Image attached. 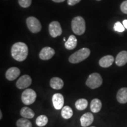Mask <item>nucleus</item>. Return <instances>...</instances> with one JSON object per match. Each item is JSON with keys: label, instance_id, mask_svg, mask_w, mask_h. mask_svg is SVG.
Listing matches in <instances>:
<instances>
[{"label": "nucleus", "instance_id": "nucleus-1", "mask_svg": "<svg viewBox=\"0 0 127 127\" xmlns=\"http://www.w3.org/2000/svg\"><path fill=\"white\" fill-rule=\"evenodd\" d=\"M28 54V48L26 44L24 42H16L11 48V55L14 59L22 62L26 59Z\"/></svg>", "mask_w": 127, "mask_h": 127}, {"label": "nucleus", "instance_id": "nucleus-2", "mask_svg": "<svg viewBox=\"0 0 127 127\" xmlns=\"http://www.w3.org/2000/svg\"><path fill=\"white\" fill-rule=\"evenodd\" d=\"M90 49L87 48H83L77 51L69 57V61L72 64H77L82 62L87 59L90 56Z\"/></svg>", "mask_w": 127, "mask_h": 127}, {"label": "nucleus", "instance_id": "nucleus-3", "mask_svg": "<svg viewBox=\"0 0 127 127\" xmlns=\"http://www.w3.org/2000/svg\"><path fill=\"white\" fill-rule=\"evenodd\" d=\"M71 27L72 31L75 34L78 35H82L85 32L86 28L85 20L80 16L75 17L71 22Z\"/></svg>", "mask_w": 127, "mask_h": 127}, {"label": "nucleus", "instance_id": "nucleus-4", "mask_svg": "<svg viewBox=\"0 0 127 127\" xmlns=\"http://www.w3.org/2000/svg\"><path fill=\"white\" fill-rule=\"evenodd\" d=\"M102 84V78L98 73L95 72L91 74L88 77L86 81L87 86L91 89L97 88L101 86Z\"/></svg>", "mask_w": 127, "mask_h": 127}, {"label": "nucleus", "instance_id": "nucleus-5", "mask_svg": "<svg viewBox=\"0 0 127 127\" xmlns=\"http://www.w3.org/2000/svg\"><path fill=\"white\" fill-rule=\"evenodd\" d=\"M36 94L32 89H26L21 95V99L25 105H31L35 101Z\"/></svg>", "mask_w": 127, "mask_h": 127}, {"label": "nucleus", "instance_id": "nucleus-6", "mask_svg": "<svg viewBox=\"0 0 127 127\" xmlns=\"http://www.w3.org/2000/svg\"><path fill=\"white\" fill-rule=\"evenodd\" d=\"M27 25L30 31L32 33H38L41 30V24L37 18L30 17L27 19Z\"/></svg>", "mask_w": 127, "mask_h": 127}, {"label": "nucleus", "instance_id": "nucleus-7", "mask_svg": "<svg viewBox=\"0 0 127 127\" xmlns=\"http://www.w3.org/2000/svg\"><path fill=\"white\" fill-rule=\"evenodd\" d=\"M49 32L51 36L53 38L61 35L62 30L61 25L58 21H52L49 25Z\"/></svg>", "mask_w": 127, "mask_h": 127}, {"label": "nucleus", "instance_id": "nucleus-8", "mask_svg": "<svg viewBox=\"0 0 127 127\" xmlns=\"http://www.w3.org/2000/svg\"><path fill=\"white\" fill-rule=\"evenodd\" d=\"M32 83V79L28 75H24L21 77L16 82V86L19 89H25L30 86Z\"/></svg>", "mask_w": 127, "mask_h": 127}, {"label": "nucleus", "instance_id": "nucleus-9", "mask_svg": "<svg viewBox=\"0 0 127 127\" xmlns=\"http://www.w3.org/2000/svg\"><path fill=\"white\" fill-rule=\"evenodd\" d=\"M53 105L55 109L59 110L63 108L64 104V98L63 95L60 93H56L52 96V98Z\"/></svg>", "mask_w": 127, "mask_h": 127}, {"label": "nucleus", "instance_id": "nucleus-10", "mask_svg": "<svg viewBox=\"0 0 127 127\" xmlns=\"http://www.w3.org/2000/svg\"><path fill=\"white\" fill-rule=\"evenodd\" d=\"M55 54V51L52 48L49 47H44L39 52V57L42 60H48L51 59Z\"/></svg>", "mask_w": 127, "mask_h": 127}, {"label": "nucleus", "instance_id": "nucleus-11", "mask_svg": "<svg viewBox=\"0 0 127 127\" xmlns=\"http://www.w3.org/2000/svg\"><path fill=\"white\" fill-rule=\"evenodd\" d=\"M94 115L91 112H87L81 116L80 118L81 125L83 127H87L94 121Z\"/></svg>", "mask_w": 127, "mask_h": 127}, {"label": "nucleus", "instance_id": "nucleus-12", "mask_svg": "<svg viewBox=\"0 0 127 127\" xmlns=\"http://www.w3.org/2000/svg\"><path fill=\"white\" fill-rule=\"evenodd\" d=\"M20 75V70L17 67H11L7 71L5 77L8 80L14 81Z\"/></svg>", "mask_w": 127, "mask_h": 127}, {"label": "nucleus", "instance_id": "nucleus-13", "mask_svg": "<svg viewBox=\"0 0 127 127\" xmlns=\"http://www.w3.org/2000/svg\"><path fill=\"white\" fill-rule=\"evenodd\" d=\"M115 63L119 66H124L127 63V51H123L117 55L115 59Z\"/></svg>", "mask_w": 127, "mask_h": 127}, {"label": "nucleus", "instance_id": "nucleus-14", "mask_svg": "<svg viewBox=\"0 0 127 127\" xmlns=\"http://www.w3.org/2000/svg\"><path fill=\"white\" fill-rule=\"evenodd\" d=\"M114 58L112 55H106L101 58L99 61V64L101 67L108 68L113 64Z\"/></svg>", "mask_w": 127, "mask_h": 127}, {"label": "nucleus", "instance_id": "nucleus-15", "mask_svg": "<svg viewBox=\"0 0 127 127\" xmlns=\"http://www.w3.org/2000/svg\"><path fill=\"white\" fill-rule=\"evenodd\" d=\"M50 86L54 90H61L64 87V81L58 77H53L50 80Z\"/></svg>", "mask_w": 127, "mask_h": 127}, {"label": "nucleus", "instance_id": "nucleus-16", "mask_svg": "<svg viewBox=\"0 0 127 127\" xmlns=\"http://www.w3.org/2000/svg\"><path fill=\"white\" fill-rule=\"evenodd\" d=\"M117 101L121 104H125L127 102V88H121L117 94Z\"/></svg>", "mask_w": 127, "mask_h": 127}, {"label": "nucleus", "instance_id": "nucleus-17", "mask_svg": "<svg viewBox=\"0 0 127 127\" xmlns=\"http://www.w3.org/2000/svg\"><path fill=\"white\" fill-rule=\"evenodd\" d=\"M77 39L74 35H71L68 38V40L65 43V47L67 50H73L77 47Z\"/></svg>", "mask_w": 127, "mask_h": 127}, {"label": "nucleus", "instance_id": "nucleus-18", "mask_svg": "<svg viewBox=\"0 0 127 127\" xmlns=\"http://www.w3.org/2000/svg\"><path fill=\"white\" fill-rule=\"evenodd\" d=\"M102 108V102L99 99L95 98L92 100L90 105V108L94 113H97Z\"/></svg>", "mask_w": 127, "mask_h": 127}, {"label": "nucleus", "instance_id": "nucleus-19", "mask_svg": "<svg viewBox=\"0 0 127 127\" xmlns=\"http://www.w3.org/2000/svg\"><path fill=\"white\" fill-rule=\"evenodd\" d=\"M20 114L22 117L25 118L31 119L34 117V112L30 108L24 107L22 108L20 111Z\"/></svg>", "mask_w": 127, "mask_h": 127}, {"label": "nucleus", "instance_id": "nucleus-20", "mask_svg": "<svg viewBox=\"0 0 127 127\" xmlns=\"http://www.w3.org/2000/svg\"><path fill=\"white\" fill-rule=\"evenodd\" d=\"M61 115L63 118L68 120L71 118L73 115V111L69 106H64L61 110Z\"/></svg>", "mask_w": 127, "mask_h": 127}, {"label": "nucleus", "instance_id": "nucleus-21", "mask_svg": "<svg viewBox=\"0 0 127 127\" xmlns=\"http://www.w3.org/2000/svg\"><path fill=\"white\" fill-rule=\"evenodd\" d=\"M88 101L86 99H84V98H81V99H78L75 102V107L78 110L82 111L84 110L85 109L87 108V107H88Z\"/></svg>", "mask_w": 127, "mask_h": 127}, {"label": "nucleus", "instance_id": "nucleus-22", "mask_svg": "<svg viewBox=\"0 0 127 127\" xmlns=\"http://www.w3.org/2000/svg\"><path fill=\"white\" fill-rule=\"evenodd\" d=\"M48 119L45 115H39L36 119V124L38 127H44L47 124Z\"/></svg>", "mask_w": 127, "mask_h": 127}, {"label": "nucleus", "instance_id": "nucleus-23", "mask_svg": "<svg viewBox=\"0 0 127 127\" xmlns=\"http://www.w3.org/2000/svg\"><path fill=\"white\" fill-rule=\"evenodd\" d=\"M17 127H32V123L27 118H21L17 121Z\"/></svg>", "mask_w": 127, "mask_h": 127}, {"label": "nucleus", "instance_id": "nucleus-24", "mask_svg": "<svg viewBox=\"0 0 127 127\" xmlns=\"http://www.w3.org/2000/svg\"><path fill=\"white\" fill-rule=\"evenodd\" d=\"M125 27L124 26L123 24H121L120 22H117L115 24H114V30H115V31L119 32H124L125 31Z\"/></svg>", "mask_w": 127, "mask_h": 127}, {"label": "nucleus", "instance_id": "nucleus-25", "mask_svg": "<svg viewBox=\"0 0 127 127\" xmlns=\"http://www.w3.org/2000/svg\"><path fill=\"white\" fill-rule=\"evenodd\" d=\"M18 2L21 7L27 8L31 5L32 0H18Z\"/></svg>", "mask_w": 127, "mask_h": 127}, {"label": "nucleus", "instance_id": "nucleus-26", "mask_svg": "<svg viewBox=\"0 0 127 127\" xmlns=\"http://www.w3.org/2000/svg\"><path fill=\"white\" fill-rule=\"evenodd\" d=\"M121 10L123 13L127 14V0L124 1L121 5Z\"/></svg>", "mask_w": 127, "mask_h": 127}, {"label": "nucleus", "instance_id": "nucleus-27", "mask_svg": "<svg viewBox=\"0 0 127 127\" xmlns=\"http://www.w3.org/2000/svg\"><path fill=\"white\" fill-rule=\"evenodd\" d=\"M81 0H68L67 3L69 5H74L77 4V3L80 2Z\"/></svg>", "mask_w": 127, "mask_h": 127}, {"label": "nucleus", "instance_id": "nucleus-28", "mask_svg": "<svg viewBox=\"0 0 127 127\" xmlns=\"http://www.w3.org/2000/svg\"><path fill=\"white\" fill-rule=\"evenodd\" d=\"M123 24L124 26V27L127 30V20H124L123 22Z\"/></svg>", "mask_w": 127, "mask_h": 127}, {"label": "nucleus", "instance_id": "nucleus-29", "mask_svg": "<svg viewBox=\"0 0 127 127\" xmlns=\"http://www.w3.org/2000/svg\"><path fill=\"white\" fill-rule=\"evenodd\" d=\"M53 1H54L55 2H64L65 0H52Z\"/></svg>", "mask_w": 127, "mask_h": 127}, {"label": "nucleus", "instance_id": "nucleus-30", "mask_svg": "<svg viewBox=\"0 0 127 127\" xmlns=\"http://www.w3.org/2000/svg\"><path fill=\"white\" fill-rule=\"evenodd\" d=\"M2 111H0V120H1V119H2Z\"/></svg>", "mask_w": 127, "mask_h": 127}, {"label": "nucleus", "instance_id": "nucleus-31", "mask_svg": "<svg viewBox=\"0 0 127 127\" xmlns=\"http://www.w3.org/2000/svg\"><path fill=\"white\" fill-rule=\"evenodd\" d=\"M64 41H65V42H66V39H65V38H64Z\"/></svg>", "mask_w": 127, "mask_h": 127}, {"label": "nucleus", "instance_id": "nucleus-32", "mask_svg": "<svg viewBox=\"0 0 127 127\" xmlns=\"http://www.w3.org/2000/svg\"><path fill=\"white\" fill-rule=\"evenodd\" d=\"M96 1H101V0H96Z\"/></svg>", "mask_w": 127, "mask_h": 127}, {"label": "nucleus", "instance_id": "nucleus-33", "mask_svg": "<svg viewBox=\"0 0 127 127\" xmlns=\"http://www.w3.org/2000/svg\"></svg>", "mask_w": 127, "mask_h": 127}]
</instances>
